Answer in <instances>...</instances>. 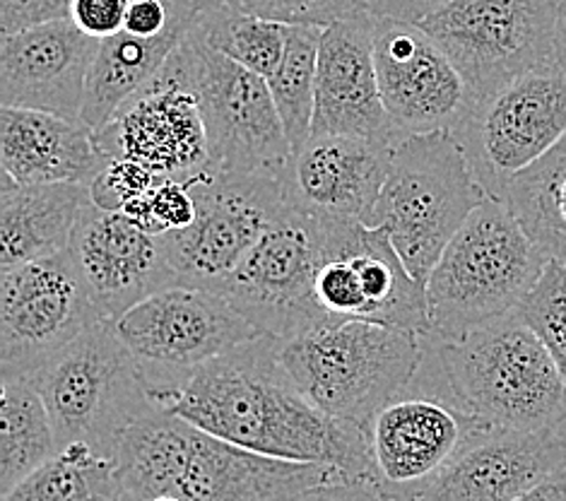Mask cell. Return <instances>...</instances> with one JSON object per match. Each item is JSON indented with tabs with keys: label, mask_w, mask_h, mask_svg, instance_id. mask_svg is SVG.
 <instances>
[{
	"label": "cell",
	"mask_w": 566,
	"mask_h": 501,
	"mask_svg": "<svg viewBox=\"0 0 566 501\" xmlns=\"http://www.w3.org/2000/svg\"><path fill=\"white\" fill-rule=\"evenodd\" d=\"M316 302L328 321H374L429 335L424 284L384 229L321 218Z\"/></svg>",
	"instance_id": "cell-14"
},
{
	"label": "cell",
	"mask_w": 566,
	"mask_h": 501,
	"mask_svg": "<svg viewBox=\"0 0 566 501\" xmlns=\"http://www.w3.org/2000/svg\"><path fill=\"white\" fill-rule=\"evenodd\" d=\"M114 463L124 501H296L343 482L333 468L241 449L167 410L133 425L116 443Z\"/></svg>",
	"instance_id": "cell-2"
},
{
	"label": "cell",
	"mask_w": 566,
	"mask_h": 501,
	"mask_svg": "<svg viewBox=\"0 0 566 501\" xmlns=\"http://www.w3.org/2000/svg\"><path fill=\"white\" fill-rule=\"evenodd\" d=\"M150 501H181V499H177V497H169V494H165V497H155V499H150Z\"/></svg>",
	"instance_id": "cell-42"
},
{
	"label": "cell",
	"mask_w": 566,
	"mask_h": 501,
	"mask_svg": "<svg viewBox=\"0 0 566 501\" xmlns=\"http://www.w3.org/2000/svg\"><path fill=\"white\" fill-rule=\"evenodd\" d=\"M99 316L69 251L49 255L0 278V364L32 374L71 345Z\"/></svg>",
	"instance_id": "cell-16"
},
{
	"label": "cell",
	"mask_w": 566,
	"mask_h": 501,
	"mask_svg": "<svg viewBox=\"0 0 566 501\" xmlns=\"http://www.w3.org/2000/svg\"><path fill=\"white\" fill-rule=\"evenodd\" d=\"M73 0H0V32L18 34L32 27L71 20Z\"/></svg>",
	"instance_id": "cell-36"
},
{
	"label": "cell",
	"mask_w": 566,
	"mask_h": 501,
	"mask_svg": "<svg viewBox=\"0 0 566 501\" xmlns=\"http://www.w3.org/2000/svg\"><path fill=\"white\" fill-rule=\"evenodd\" d=\"M516 501H566V468L557 470L555 476H549L541 484H535L533 490H528Z\"/></svg>",
	"instance_id": "cell-40"
},
{
	"label": "cell",
	"mask_w": 566,
	"mask_h": 501,
	"mask_svg": "<svg viewBox=\"0 0 566 501\" xmlns=\"http://www.w3.org/2000/svg\"><path fill=\"white\" fill-rule=\"evenodd\" d=\"M112 323L155 405L208 362L261 337L222 294L198 288L157 292Z\"/></svg>",
	"instance_id": "cell-12"
},
{
	"label": "cell",
	"mask_w": 566,
	"mask_h": 501,
	"mask_svg": "<svg viewBox=\"0 0 566 501\" xmlns=\"http://www.w3.org/2000/svg\"><path fill=\"white\" fill-rule=\"evenodd\" d=\"M3 501H124L114 458L71 443L24 478Z\"/></svg>",
	"instance_id": "cell-29"
},
{
	"label": "cell",
	"mask_w": 566,
	"mask_h": 501,
	"mask_svg": "<svg viewBox=\"0 0 566 501\" xmlns=\"http://www.w3.org/2000/svg\"><path fill=\"white\" fill-rule=\"evenodd\" d=\"M455 396L482 422L506 429H566V378L516 311L455 341L427 335Z\"/></svg>",
	"instance_id": "cell-3"
},
{
	"label": "cell",
	"mask_w": 566,
	"mask_h": 501,
	"mask_svg": "<svg viewBox=\"0 0 566 501\" xmlns=\"http://www.w3.org/2000/svg\"><path fill=\"white\" fill-rule=\"evenodd\" d=\"M516 314L537 333L566 378V263L549 259Z\"/></svg>",
	"instance_id": "cell-32"
},
{
	"label": "cell",
	"mask_w": 566,
	"mask_h": 501,
	"mask_svg": "<svg viewBox=\"0 0 566 501\" xmlns=\"http://www.w3.org/2000/svg\"><path fill=\"white\" fill-rule=\"evenodd\" d=\"M557 39H559V61L566 67V0H559V30H557Z\"/></svg>",
	"instance_id": "cell-41"
},
{
	"label": "cell",
	"mask_w": 566,
	"mask_h": 501,
	"mask_svg": "<svg viewBox=\"0 0 566 501\" xmlns=\"http://www.w3.org/2000/svg\"><path fill=\"white\" fill-rule=\"evenodd\" d=\"M196 198V220L161 237L179 288L218 290L261 239L285 202L282 176H232L203 171L186 181Z\"/></svg>",
	"instance_id": "cell-15"
},
{
	"label": "cell",
	"mask_w": 566,
	"mask_h": 501,
	"mask_svg": "<svg viewBox=\"0 0 566 501\" xmlns=\"http://www.w3.org/2000/svg\"><path fill=\"white\" fill-rule=\"evenodd\" d=\"M145 232L165 237L169 232H181L196 220V198L186 181L165 179L157 181L150 191L130 200L120 210Z\"/></svg>",
	"instance_id": "cell-33"
},
{
	"label": "cell",
	"mask_w": 566,
	"mask_h": 501,
	"mask_svg": "<svg viewBox=\"0 0 566 501\" xmlns=\"http://www.w3.org/2000/svg\"><path fill=\"white\" fill-rule=\"evenodd\" d=\"M482 427L490 425L455 396L424 335V359L412 382L364 425L369 484L388 501H420Z\"/></svg>",
	"instance_id": "cell-9"
},
{
	"label": "cell",
	"mask_w": 566,
	"mask_h": 501,
	"mask_svg": "<svg viewBox=\"0 0 566 501\" xmlns=\"http://www.w3.org/2000/svg\"><path fill=\"white\" fill-rule=\"evenodd\" d=\"M69 253L104 321H116L147 296L179 288L161 237L94 202L80 218Z\"/></svg>",
	"instance_id": "cell-19"
},
{
	"label": "cell",
	"mask_w": 566,
	"mask_h": 501,
	"mask_svg": "<svg viewBox=\"0 0 566 501\" xmlns=\"http://www.w3.org/2000/svg\"><path fill=\"white\" fill-rule=\"evenodd\" d=\"M280 359L316 408L364 427L412 382L424 335L374 321H328L280 341Z\"/></svg>",
	"instance_id": "cell-5"
},
{
	"label": "cell",
	"mask_w": 566,
	"mask_h": 501,
	"mask_svg": "<svg viewBox=\"0 0 566 501\" xmlns=\"http://www.w3.org/2000/svg\"><path fill=\"white\" fill-rule=\"evenodd\" d=\"M128 3H138V0H128Z\"/></svg>",
	"instance_id": "cell-43"
},
{
	"label": "cell",
	"mask_w": 566,
	"mask_h": 501,
	"mask_svg": "<svg viewBox=\"0 0 566 501\" xmlns=\"http://www.w3.org/2000/svg\"><path fill=\"white\" fill-rule=\"evenodd\" d=\"M94 135L106 157L136 159L159 181H191L208 171V138L198 100L167 67Z\"/></svg>",
	"instance_id": "cell-18"
},
{
	"label": "cell",
	"mask_w": 566,
	"mask_h": 501,
	"mask_svg": "<svg viewBox=\"0 0 566 501\" xmlns=\"http://www.w3.org/2000/svg\"><path fill=\"white\" fill-rule=\"evenodd\" d=\"M321 34V24H287L285 56L277 73L268 80L292 153L312 138Z\"/></svg>",
	"instance_id": "cell-31"
},
{
	"label": "cell",
	"mask_w": 566,
	"mask_h": 501,
	"mask_svg": "<svg viewBox=\"0 0 566 501\" xmlns=\"http://www.w3.org/2000/svg\"><path fill=\"white\" fill-rule=\"evenodd\" d=\"M157 176L145 165L128 157H114L90 184L92 202L102 210L120 212L130 200L147 194L157 184Z\"/></svg>",
	"instance_id": "cell-35"
},
{
	"label": "cell",
	"mask_w": 566,
	"mask_h": 501,
	"mask_svg": "<svg viewBox=\"0 0 566 501\" xmlns=\"http://www.w3.org/2000/svg\"><path fill=\"white\" fill-rule=\"evenodd\" d=\"M420 27L461 73L473 102L559 59V0H453Z\"/></svg>",
	"instance_id": "cell-11"
},
{
	"label": "cell",
	"mask_w": 566,
	"mask_h": 501,
	"mask_svg": "<svg viewBox=\"0 0 566 501\" xmlns=\"http://www.w3.org/2000/svg\"><path fill=\"white\" fill-rule=\"evenodd\" d=\"M312 135H353L396 147L374 59V15L367 10L323 27Z\"/></svg>",
	"instance_id": "cell-20"
},
{
	"label": "cell",
	"mask_w": 566,
	"mask_h": 501,
	"mask_svg": "<svg viewBox=\"0 0 566 501\" xmlns=\"http://www.w3.org/2000/svg\"><path fill=\"white\" fill-rule=\"evenodd\" d=\"M484 194L504 200L514 184L566 135V67L552 61L468 106L451 131Z\"/></svg>",
	"instance_id": "cell-10"
},
{
	"label": "cell",
	"mask_w": 566,
	"mask_h": 501,
	"mask_svg": "<svg viewBox=\"0 0 566 501\" xmlns=\"http://www.w3.org/2000/svg\"><path fill=\"white\" fill-rule=\"evenodd\" d=\"M394 147L353 135H312L282 174L285 196L316 218L369 225Z\"/></svg>",
	"instance_id": "cell-23"
},
{
	"label": "cell",
	"mask_w": 566,
	"mask_h": 501,
	"mask_svg": "<svg viewBox=\"0 0 566 501\" xmlns=\"http://www.w3.org/2000/svg\"><path fill=\"white\" fill-rule=\"evenodd\" d=\"M374 59L390 126L400 138L453 131L473 94L420 24L374 15Z\"/></svg>",
	"instance_id": "cell-17"
},
{
	"label": "cell",
	"mask_w": 566,
	"mask_h": 501,
	"mask_svg": "<svg viewBox=\"0 0 566 501\" xmlns=\"http://www.w3.org/2000/svg\"><path fill=\"white\" fill-rule=\"evenodd\" d=\"M27 376L46 403L59 451L87 443L114 458L118 439L159 410L112 321H97Z\"/></svg>",
	"instance_id": "cell-7"
},
{
	"label": "cell",
	"mask_w": 566,
	"mask_h": 501,
	"mask_svg": "<svg viewBox=\"0 0 566 501\" xmlns=\"http://www.w3.org/2000/svg\"><path fill=\"white\" fill-rule=\"evenodd\" d=\"M191 27L193 20H181L174 22L161 36L153 39L133 36L128 32L102 39L97 59H94L90 71L83 109L85 124L92 131L112 124L120 106L136 97L147 83H153L171 53L191 32Z\"/></svg>",
	"instance_id": "cell-26"
},
{
	"label": "cell",
	"mask_w": 566,
	"mask_h": 501,
	"mask_svg": "<svg viewBox=\"0 0 566 501\" xmlns=\"http://www.w3.org/2000/svg\"><path fill=\"white\" fill-rule=\"evenodd\" d=\"M566 468V429L482 427L420 501H516Z\"/></svg>",
	"instance_id": "cell-22"
},
{
	"label": "cell",
	"mask_w": 566,
	"mask_h": 501,
	"mask_svg": "<svg viewBox=\"0 0 566 501\" xmlns=\"http://www.w3.org/2000/svg\"><path fill=\"white\" fill-rule=\"evenodd\" d=\"M321 218L282 202L261 239L218 290L261 335L292 341L328 323L316 302Z\"/></svg>",
	"instance_id": "cell-13"
},
{
	"label": "cell",
	"mask_w": 566,
	"mask_h": 501,
	"mask_svg": "<svg viewBox=\"0 0 566 501\" xmlns=\"http://www.w3.org/2000/svg\"><path fill=\"white\" fill-rule=\"evenodd\" d=\"M504 202L547 259L566 263V135L555 150L516 176Z\"/></svg>",
	"instance_id": "cell-28"
},
{
	"label": "cell",
	"mask_w": 566,
	"mask_h": 501,
	"mask_svg": "<svg viewBox=\"0 0 566 501\" xmlns=\"http://www.w3.org/2000/svg\"><path fill=\"white\" fill-rule=\"evenodd\" d=\"M488 198L451 131L410 135L394 147L367 227L384 229L410 275L427 284L443 249Z\"/></svg>",
	"instance_id": "cell-6"
},
{
	"label": "cell",
	"mask_w": 566,
	"mask_h": 501,
	"mask_svg": "<svg viewBox=\"0 0 566 501\" xmlns=\"http://www.w3.org/2000/svg\"><path fill=\"white\" fill-rule=\"evenodd\" d=\"M0 161L3 174L20 186H90L109 157L99 150L97 135L85 121L3 106Z\"/></svg>",
	"instance_id": "cell-24"
},
{
	"label": "cell",
	"mask_w": 566,
	"mask_h": 501,
	"mask_svg": "<svg viewBox=\"0 0 566 501\" xmlns=\"http://www.w3.org/2000/svg\"><path fill=\"white\" fill-rule=\"evenodd\" d=\"M234 8L249 15L285 24H321L328 27L335 20L364 10L357 0H196V10L203 8Z\"/></svg>",
	"instance_id": "cell-34"
},
{
	"label": "cell",
	"mask_w": 566,
	"mask_h": 501,
	"mask_svg": "<svg viewBox=\"0 0 566 501\" xmlns=\"http://www.w3.org/2000/svg\"><path fill=\"white\" fill-rule=\"evenodd\" d=\"M453 0H361V6L376 18L422 24Z\"/></svg>",
	"instance_id": "cell-38"
},
{
	"label": "cell",
	"mask_w": 566,
	"mask_h": 501,
	"mask_svg": "<svg viewBox=\"0 0 566 501\" xmlns=\"http://www.w3.org/2000/svg\"><path fill=\"white\" fill-rule=\"evenodd\" d=\"M0 390V494L6 497L59 453V439L30 376L3 369Z\"/></svg>",
	"instance_id": "cell-27"
},
{
	"label": "cell",
	"mask_w": 566,
	"mask_h": 501,
	"mask_svg": "<svg viewBox=\"0 0 566 501\" xmlns=\"http://www.w3.org/2000/svg\"><path fill=\"white\" fill-rule=\"evenodd\" d=\"M547 261L506 202L490 196L458 229L424 284L429 335L455 341L516 311Z\"/></svg>",
	"instance_id": "cell-4"
},
{
	"label": "cell",
	"mask_w": 566,
	"mask_h": 501,
	"mask_svg": "<svg viewBox=\"0 0 566 501\" xmlns=\"http://www.w3.org/2000/svg\"><path fill=\"white\" fill-rule=\"evenodd\" d=\"M159 410L255 453L333 468L343 482H367L364 427L323 413L294 384L280 341L261 335L208 362L157 400Z\"/></svg>",
	"instance_id": "cell-1"
},
{
	"label": "cell",
	"mask_w": 566,
	"mask_h": 501,
	"mask_svg": "<svg viewBox=\"0 0 566 501\" xmlns=\"http://www.w3.org/2000/svg\"><path fill=\"white\" fill-rule=\"evenodd\" d=\"M99 39L73 20L8 34L0 42V102L12 109L83 121L92 63Z\"/></svg>",
	"instance_id": "cell-21"
},
{
	"label": "cell",
	"mask_w": 566,
	"mask_h": 501,
	"mask_svg": "<svg viewBox=\"0 0 566 501\" xmlns=\"http://www.w3.org/2000/svg\"><path fill=\"white\" fill-rule=\"evenodd\" d=\"M357 3H359V6H361V0H357ZM361 8H364V6H361Z\"/></svg>",
	"instance_id": "cell-44"
},
{
	"label": "cell",
	"mask_w": 566,
	"mask_h": 501,
	"mask_svg": "<svg viewBox=\"0 0 566 501\" xmlns=\"http://www.w3.org/2000/svg\"><path fill=\"white\" fill-rule=\"evenodd\" d=\"M296 501H388L374 484L367 482H331L316 487Z\"/></svg>",
	"instance_id": "cell-39"
},
{
	"label": "cell",
	"mask_w": 566,
	"mask_h": 501,
	"mask_svg": "<svg viewBox=\"0 0 566 501\" xmlns=\"http://www.w3.org/2000/svg\"><path fill=\"white\" fill-rule=\"evenodd\" d=\"M165 67L196 94L208 138V171L285 174L292 145L265 77L210 49L193 27Z\"/></svg>",
	"instance_id": "cell-8"
},
{
	"label": "cell",
	"mask_w": 566,
	"mask_h": 501,
	"mask_svg": "<svg viewBox=\"0 0 566 501\" xmlns=\"http://www.w3.org/2000/svg\"><path fill=\"white\" fill-rule=\"evenodd\" d=\"M196 34L222 56L271 80L285 56L287 24L234 8H203L196 12Z\"/></svg>",
	"instance_id": "cell-30"
},
{
	"label": "cell",
	"mask_w": 566,
	"mask_h": 501,
	"mask_svg": "<svg viewBox=\"0 0 566 501\" xmlns=\"http://www.w3.org/2000/svg\"><path fill=\"white\" fill-rule=\"evenodd\" d=\"M128 0H73L71 20L94 39H109L124 32Z\"/></svg>",
	"instance_id": "cell-37"
},
{
	"label": "cell",
	"mask_w": 566,
	"mask_h": 501,
	"mask_svg": "<svg viewBox=\"0 0 566 501\" xmlns=\"http://www.w3.org/2000/svg\"><path fill=\"white\" fill-rule=\"evenodd\" d=\"M92 206L90 186L0 184V270L69 251L75 227Z\"/></svg>",
	"instance_id": "cell-25"
}]
</instances>
